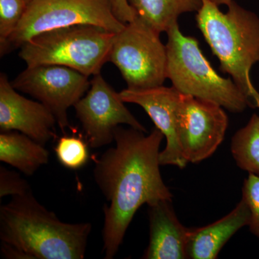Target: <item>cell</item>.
I'll return each instance as SVG.
<instances>
[{"instance_id":"6da1fadb","label":"cell","mask_w":259,"mask_h":259,"mask_svg":"<svg viewBox=\"0 0 259 259\" xmlns=\"http://www.w3.org/2000/svg\"><path fill=\"white\" fill-rule=\"evenodd\" d=\"M117 127L115 146L95 160L94 178L109 205L104 207L105 258H114L138 209L147 204L172 201L160 172L159 148L164 136L155 127L151 134Z\"/></svg>"},{"instance_id":"7a4b0ae2","label":"cell","mask_w":259,"mask_h":259,"mask_svg":"<svg viewBox=\"0 0 259 259\" xmlns=\"http://www.w3.org/2000/svg\"><path fill=\"white\" fill-rule=\"evenodd\" d=\"M91 231L90 223L61 221L32 191L0 207V239L30 259H83Z\"/></svg>"},{"instance_id":"3957f363","label":"cell","mask_w":259,"mask_h":259,"mask_svg":"<svg viewBox=\"0 0 259 259\" xmlns=\"http://www.w3.org/2000/svg\"><path fill=\"white\" fill-rule=\"evenodd\" d=\"M226 13L212 0H202L196 21L201 32L217 56L223 72L259 109V93L250 79V71L259 60V17L232 1Z\"/></svg>"},{"instance_id":"277c9868","label":"cell","mask_w":259,"mask_h":259,"mask_svg":"<svg viewBox=\"0 0 259 259\" xmlns=\"http://www.w3.org/2000/svg\"><path fill=\"white\" fill-rule=\"evenodd\" d=\"M167 76L183 95L215 102L239 113L251 107L249 100L231 78L216 72L203 55L198 40L181 32L178 23L167 31Z\"/></svg>"},{"instance_id":"5b68a950","label":"cell","mask_w":259,"mask_h":259,"mask_svg":"<svg viewBox=\"0 0 259 259\" xmlns=\"http://www.w3.org/2000/svg\"><path fill=\"white\" fill-rule=\"evenodd\" d=\"M115 32L92 25H77L42 32L24 44L19 56L27 66L58 65L85 76L100 74L110 60Z\"/></svg>"},{"instance_id":"8992f818","label":"cell","mask_w":259,"mask_h":259,"mask_svg":"<svg viewBox=\"0 0 259 259\" xmlns=\"http://www.w3.org/2000/svg\"><path fill=\"white\" fill-rule=\"evenodd\" d=\"M77 25L121 31L125 24L114 15L110 0H32L11 36L0 44L4 56L42 32Z\"/></svg>"},{"instance_id":"52a82bcc","label":"cell","mask_w":259,"mask_h":259,"mask_svg":"<svg viewBox=\"0 0 259 259\" xmlns=\"http://www.w3.org/2000/svg\"><path fill=\"white\" fill-rule=\"evenodd\" d=\"M109 61L129 89L156 88L168 79L166 46L160 32L138 17L115 34Z\"/></svg>"},{"instance_id":"ba28073f","label":"cell","mask_w":259,"mask_h":259,"mask_svg":"<svg viewBox=\"0 0 259 259\" xmlns=\"http://www.w3.org/2000/svg\"><path fill=\"white\" fill-rule=\"evenodd\" d=\"M15 90L28 94L47 106L64 134L72 129L68 110L88 91L91 81L76 70L58 65L27 66L13 81Z\"/></svg>"},{"instance_id":"9c48e42d","label":"cell","mask_w":259,"mask_h":259,"mask_svg":"<svg viewBox=\"0 0 259 259\" xmlns=\"http://www.w3.org/2000/svg\"><path fill=\"white\" fill-rule=\"evenodd\" d=\"M179 144L188 163H198L215 152L224 140L228 117L215 102L181 93L177 104Z\"/></svg>"},{"instance_id":"30bf717a","label":"cell","mask_w":259,"mask_h":259,"mask_svg":"<svg viewBox=\"0 0 259 259\" xmlns=\"http://www.w3.org/2000/svg\"><path fill=\"white\" fill-rule=\"evenodd\" d=\"M90 81L88 93L74 106L90 147H103L115 141V130L122 124L147 132L101 74Z\"/></svg>"},{"instance_id":"8fae6325","label":"cell","mask_w":259,"mask_h":259,"mask_svg":"<svg viewBox=\"0 0 259 259\" xmlns=\"http://www.w3.org/2000/svg\"><path fill=\"white\" fill-rule=\"evenodd\" d=\"M180 95L173 86L163 85L146 89L127 88L119 93L125 103L136 104L144 108L164 136L166 145L160 152V164L183 168L188 162L182 154L177 137L176 110Z\"/></svg>"},{"instance_id":"7c38bea8","label":"cell","mask_w":259,"mask_h":259,"mask_svg":"<svg viewBox=\"0 0 259 259\" xmlns=\"http://www.w3.org/2000/svg\"><path fill=\"white\" fill-rule=\"evenodd\" d=\"M54 114L40 102L17 93L7 75H0V130L15 131L45 146L56 138Z\"/></svg>"},{"instance_id":"4fadbf2b","label":"cell","mask_w":259,"mask_h":259,"mask_svg":"<svg viewBox=\"0 0 259 259\" xmlns=\"http://www.w3.org/2000/svg\"><path fill=\"white\" fill-rule=\"evenodd\" d=\"M148 207L150 241L143 258H187L190 228L180 222L174 211L171 201H161Z\"/></svg>"},{"instance_id":"5bb4252c","label":"cell","mask_w":259,"mask_h":259,"mask_svg":"<svg viewBox=\"0 0 259 259\" xmlns=\"http://www.w3.org/2000/svg\"><path fill=\"white\" fill-rule=\"evenodd\" d=\"M248 204L242 198L236 208L219 221L199 228H190L187 258L214 259L225 244L238 230L250 222Z\"/></svg>"},{"instance_id":"9a60e30c","label":"cell","mask_w":259,"mask_h":259,"mask_svg":"<svg viewBox=\"0 0 259 259\" xmlns=\"http://www.w3.org/2000/svg\"><path fill=\"white\" fill-rule=\"evenodd\" d=\"M49 160L44 146L18 131H3L0 134V161L30 177Z\"/></svg>"},{"instance_id":"2e32d148","label":"cell","mask_w":259,"mask_h":259,"mask_svg":"<svg viewBox=\"0 0 259 259\" xmlns=\"http://www.w3.org/2000/svg\"><path fill=\"white\" fill-rule=\"evenodd\" d=\"M136 17L158 32L168 31L181 15L200 9L202 0H127Z\"/></svg>"},{"instance_id":"e0dca14e","label":"cell","mask_w":259,"mask_h":259,"mask_svg":"<svg viewBox=\"0 0 259 259\" xmlns=\"http://www.w3.org/2000/svg\"><path fill=\"white\" fill-rule=\"evenodd\" d=\"M231 153L238 167L259 176V115L253 114L232 138Z\"/></svg>"},{"instance_id":"ac0fdd59","label":"cell","mask_w":259,"mask_h":259,"mask_svg":"<svg viewBox=\"0 0 259 259\" xmlns=\"http://www.w3.org/2000/svg\"><path fill=\"white\" fill-rule=\"evenodd\" d=\"M54 151L59 163L69 169H79L90 158L88 145L81 136H63L56 144Z\"/></svg>"},{"instance_id":"d6986e66","label":"cell","mask_w":259,"mask_h":259,"mask_svg":"<svg viewBox=\"0 0 259 259\" xmlns=\"http://www.w3.org/2000/svg\"><path fill=\"white\" fill-rule=\"evenodd\" d=\"M28 5L26 0H0V44L14 32Z\"/></svg>"},{"instance_id":"ffe728a7","label":"cell","mask_w":259,"mask_h":259,"mask_svg":"<svg viewBox=\"0 0 259 259\" xmlns=\"http://www.w3.org/2000/svg\"><path fill=\"white\" fill-rule=\"evenodd\" d=\"M250 212V231L259 238V176L249 174L243 187V197Z\"/></svg>"},{"instance_id":"44dd1931","label":"cell","mask_w":259,"mask_h":259,"mask_svg":"<svg viewBox=\"0 0 259 259\" xmlns=\"http://www.w3.org/2000/svg\"><path fill=\"white\" fill-rule=\"evenodd\" d=\"M27 181L16 171H10L5 167L0 166V197L5 196L22 195L31 192Z\"/></svg>"},{"instance_id":"7402d4cb","label":"cell","mask_w":259,"mask_h":259,"mask_svg":"<svg viewBox=\"0 0 259 259\" xmlns=\"http://www.w3.org/2000/svg\"><path fill=\"white\" fill-rule=\"evenodd\" d=\"M112 11L117 20L126 24L134 21L136 18L134 10L130 6L127 0H110Z\"/></svg>"},{"instance_id":"603a6c76","label":"cell","mask_w":259,"mask_h":259,"mask_svg":"<svg viewBox=\"0 0 259 259\" xmlns=\"http://www.w3.org/2000/svg\"><path fill=\"white\" fill-rule=\"evenodd\" d=\"M212 1L214 2L215 4H217L218 6H220V5H225L228 6V5L231 4V3L233 0H212Z\"/></svg>"},{"instance_id":"cb8c5ba5","label":"cell","mask_w":259,"mask_h":259,"mask_svg":"<svg viewBox=\"0 0 259 259\" xmlns=\"http://www.w3.org/2000/svg\"><path fill=\"white\" fill-rule=\"evenodd\" d=\"M26 1H27V2H28V4H29V3H30V2H32V0H26Z\"/></svg>"},{"instance_id":"d4e9b609","label":"cell","mask_w":259,"mask_h":259,"mask_svg":"<svg viewBox=\"0 0 259 259\" xmlns=\"http://www.w3.org/2000/svg\"><path fill=\"white\" fill-rule=\"evenodd\" d=\"M258 63H259V60H258Z\"/></svg>"}]
</instances>
